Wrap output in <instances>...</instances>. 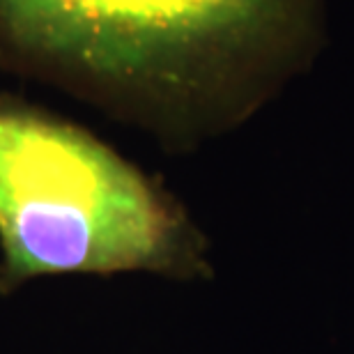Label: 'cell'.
Returning <instances> with one entry per match:
<instances>
[{"instance_id": "1", "label": "cell", "mask_w": 354, "mask_h": 354, "mask_svg": "<svg viewBox=\"0 0 354 354\" xmlns=\"http://www.w3.org/2000/svg\"><path fill=\"white\" fill-rule=\"evenodd\" d=\"M212 276L175 198L83 127L0 97V297L51 276Z\"/></svg>"}, {"instance_id": "2", "label": "cell", "mask_w": 354, "mask_h": 354, "mask_svg": "<svg viewBox=\"0 0 354 354\" xmlns=\"http://www.w3.org/2000/svg\"><path fill=\"white\" fill-rule=\"evenodd\" d=\"M274 0H0V62L90 102L168 113L201 99Z\"/></svg>"}]
</instances>
